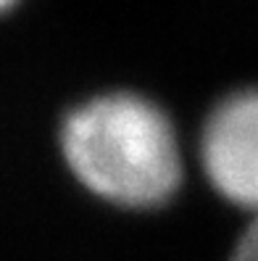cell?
I'll return each instance as SVG.
<instances>
[{"label": "cell", "mask_w": 258, "mask_h": 261, "mask_svg": "<svg viewBox=\"0 0 258 261\" xmlns=\"http://www.w3.org/2000/svg\"><path fill=\"white\" fill-rule=\"evenodd\" d=\"M71 172L119 206H156L179 185V150L171 124L137 95H103L71 111L64 124Z\"/></svg>", "instance_id": "6da1fadb"}, {"label": "cell", "mask_w": 258, "mask_h": 261, "mask_svg": "<svg viewBox=\"0 0 258 261\" xmlns=\"http://www.w3.org/2000/svg\"><path fill=\"white\" fill-rule=\"evenodd\" d=\"M200 156L224 198L258 211V90L232 95L211 114Z\"/></svg>", "instance_id": "7a4b0ae2"}, {"label": "cell", "mask_w": 258, "mask_h": 261, "mask_svg": "<svg viewBox=\"0 0 258 261\" xmlns=\"http://www.w3.org/2000/svg\"><path fill=\"white\" fill-rule=\"evenodd\" d=\"M230 261H258V214H255L253 224L248 227V232L240 238Z\"/></svg>", "instance_id": "3957f363"}, {"label": "cell", "mask_w": 258, "mask_h": 261, "mask_svg": "<svg viewBox=\"0 0 258 261\" xmlns=\"http://www.w3.org/2000/svg\"><path fill=\"white\" fill-rule=\"evenodd\" d=\"M13 3V0H3V6H11Z\"/></svg>", "instance_id": "277c9868"}]
</instances>
